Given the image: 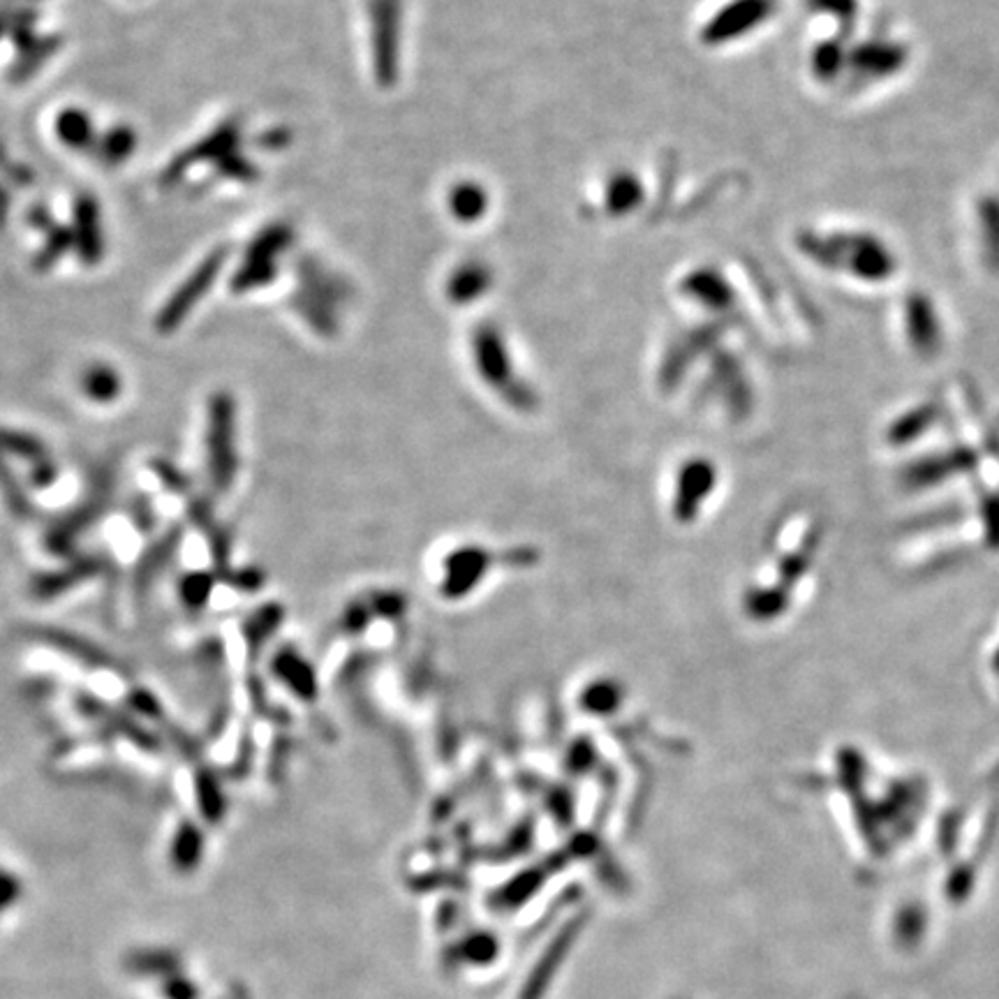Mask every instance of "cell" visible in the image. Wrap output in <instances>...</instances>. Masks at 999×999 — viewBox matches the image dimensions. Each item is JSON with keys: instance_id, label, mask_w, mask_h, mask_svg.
<instances>
[{"instance_id": "277c9868", "label": "cell", "mask_w": 999, "mask_h": 999, "mask_svg": "<svg viewBox=\"0 0 999 999\" xmlns=\"http://www.w3.org/2000/svg\"><path fill=\"white\" fill-rule=\"evenodd\" d=\"M35 637H38L40 641H44L47 646H51L54 650H59V652L72 657V660L82 662V665H86V667H91V669L125 673L123 665L116 660L114 655H110L107 650H102L100 646H95V643H91V641H86V639H82V637L70 635V632H63V629L44 627L42 632H38Z\"/></svg>"}, {"instance_id": "30bf717a", "label": "cell", "mask_w": 999, "mask_h": 999, "mask_svg": "<svg viewBox=\"0 0 999 999\" xmlns=\"http://www.w3.org/2000/svg\"><path fill=\"white\" fill-rule=\"evenodd\" d=\"M0 495H3V503L12 516L25 521L33 514L31 499L25 495L23 486L17 482L14 472L3 454H0Z\"/></svg>"}, {"instance_id": "9a60e30c", "label": "cell", "mask_w": 999, "mask_h": 999, "mask_svg": "<svg viewBox=\"0 0 999 999\" xmlns=\"http://www.w3.org/2000/svg\"><path fill=\"white\" fill-rule=\"evenodd\" d=\"M133 516H135L133 521L137 523L140 531H151L155 525V514H153V507L146 497H137V503L133 505Z\"/></svg>"}, {"instance_id": "9c48e42d", "label": "cell", "mask_w": 999, "mask_h": 999, "mask_svg": "<svg viewBox=\"0 0 999 999\" xmlns=\"http://www.w3.org/2000/svg\"><path fill=\"white\" fill-rule=\"evenodd\" d=\"M0 454L19 456L21 461H29V463H38L49 456L42 440H38L31 433H21V431H12V429H0Z\"/></svg>"}, {"instance_id": "52a82bcc", "label": "cell", "mask_w": 999, "mask_h": 999, "mask_svg": "<svg viewBox=\"0 0 999 999\" xmlns=\"http://www.w3.org/2000/svg\"><path fill=\"white\" fill-rule=\"evenodd\" d=\"M82 389L86 396L95 403H110L116 401L121 393V378L110 365H91L82 378Z\"/></svg>"}, {"instance_id": "3957f363", "label": "cell", "mask_w": 999, "mask_h": 999, "mask_svg": "<svg viewBox=\"0 0 999 999\" xmlns=\"http://www.w3.org/2000/svg\"><path fill=\"white\" fill-rule=\"evenodd\" d=\"M104 563L100 556H76L68 565L54 571L38 574L31 581V595L40 601H49L65 595L68 590L86 584L89 578L102 574Z\"/></svg>"}, {"instance_id": "8fae6325", "label": "cell", "mask_w": 999, "mask_h": 999, "mask_svg": "<svg viewBox=\"0 0 999 999\" xmlns=\"http://www.w3.org/2000/svg\"><path fill=\"white\" fill-rule=\"evenodd\" d=\"M59 130H61V137H63L68 144H74V146H82V144L89 140V135H91V133H89V121H86V116H84V114H79V112L61 116Z\"/></svg>"}, {"instance_id": "6da1fadb", "label": "cell", "mask_w": 999, "mask_h": 999, "mask_svg": "<svg viewBox=\"0 0 999 999\" xmlns=\"http://www.w3.org/2000/svg\"><path fill=\"white\" fill-rule=\"evenodd\" d=\"M206 461L208 477L218 491H227L236 475V450H234V403L225 393L216 396L208 405V431H206Z\"/></svg>"}, {"instance_id": "ba28073f", "label": "cell", "mask_w": 999, "mask_h": 999, "mask_svg": "<svg viewBox=\"0 0 999 999\" xmlns=\"http://www.w3.org/2000/svg\"><path fill=\"white\" fill-rule=\"evenodd\" d=\"M214 584L216 578L208 571H190L183 576L178 581V597L183 607L190 614H199L208 604V599H212Z\"/></svg>"}, {"instance_id": "5bb4252c", "label": "cell", "mask_w": 999, "mask_h": 999, "mask_svg": "<svg viewBox=\"0 0 999 999\" xmlns=\"http://www.w3.org/2000/svg\"><path fill=\"white\" fill-rule=\"evenodd\" d=\"M153 470H155V475L161 477V482H163L169 491H174V493H186V491L190 488L188 477L183 475V472H181L178 467H174L172 463L157 461V463L153 465Z\"/></svg>"}, {"instance_id": "5b68a950", "label": "cell", "mask_w": 999, "mask_h": 999, "mask_svg": "<svg viewBox=\"0 0 999 999\" xmlns=\"http://www.w3.org/2000/svg\"><path fill=\"white\" fill-rule=\"evenodd\" d=\"M218 267H220V259H218V257H212V259L206 261V265H202V267L193 274V278H190L186 285H183V287L178 289V292L174 295V299L169 301V306H165V310H163V315H161V329H163V331L176 327V325L181 322V318H183V312H188V310L195 306V301L199 299V295L204 292V289H206L208 285H212V280H214Z\"/></svg>"}, {"instance_id": "7c38bea8", "label": "cell", "mask_w": 999, "mask_h": 999, "mask_svg": "<svg viewBox=\"0 0 999 999\" xmlns=\"http://www.w3.org/2000/svg\"><path fill=\"white\" fill-rule=\"evenodd\" d=\"M59 482V465L51 461L49 456L47 459H42V461H38V463H31V470H29V484L33 486V488H38V491H47V488H51Z\"/></svg>"}, {"instance_id": "4fadbf2b", "label": "cell", "mask_w": 999, "mask_h": 999, "mask_svg": "<svg viewBox=\"0 0 999 999\" xmlns=\"http://www.w3.org/2000/svg\"><path fill=\"white\" fill-rule=\"evenodd\" d=\"M127 703H130V708H133L135 713H140L142 718H148V720H161L163 718V708H161V701H157L148 690H135L133 694L127 697Z\"/></svg>"}, {"instance_id": "8992f818", "label": "cell", "mask_w": 999, "mask_h": 999, "mask_svg": "<svg viewBox=\"0 0 999 999\" xmlns=\"http://www.w3.org/2000/svg\"><path fill=\"white\" fill-rule=\"evenodd\" d=\"M181 544V528H172L163 539H157L146 548L135 569V593L144 595L146 588L155 584V578L174 560L176 548Z\"/></svg>"}, {"instance_id": "7a4b0ae2", "label": "cell", "mask_w": 999, "mask_h": 999, "mask_svg": "<svg viewBox=\"0 0 999 999\" xmlns=\"http://www.w3.org/2000/svg\"><path fill=\"white\" fill-rule=\"evenodd\" d=\"M112 488H114V475H110V470H102L100 480L95 482V486H91V491L86 495V503L79 505L72 512H68L63 516V521L54 523L47 531L44 544H47V548L51 550V554H56L61 558H68V554L72 550V546L76 544L79 535H82L86 528H91V525L97 521V516L102 514V509L107 507V503H110L107 497H110Z\"/></svg>"}]
</instances>
